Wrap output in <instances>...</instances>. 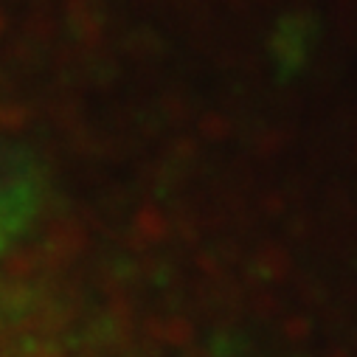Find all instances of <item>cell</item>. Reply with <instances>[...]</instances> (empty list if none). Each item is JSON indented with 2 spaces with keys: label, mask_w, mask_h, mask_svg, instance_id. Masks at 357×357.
Listing matches in <instances>:
<instances>
[{
  "label": "cell",
  "mask_w": 357,
  "mask_h": 357,
  "mask_svg": "<svg viewBox=\"0 0 357 357\" xmlns=\"http://www.w3.org/2000/svg\"><path fill=\"white\" fill-rule=\"evenodd\" d=\"M37 208L34 166L20 149L0 141V256L23 236Z\"/></svg>",
  "instance_id": "obj_1"
}]
</instances>
